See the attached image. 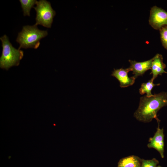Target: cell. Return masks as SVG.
Listing matches in <instances>:
<instances>
[{
	"label": "cell",
	"instance_id": "6da1fadb",
	"mask_svg": "<svg viewBox=\"0 0 167 167\" xmlns=\"http://www.w3.org/2000/svg\"><path fill=\"white\" fill-rule=\"evenodd\" d=\"M167 105V92L155 94L152 96L141 97L138 109L134 114L138 120L147 122L155 118L159 121L157 113L162 107Z\"/></svg>",
	"mask_w": 167,
	"mask_h": 167
},
{
	"label": "cell",
	"instance_id": "7a4b0ae2",
	"mask_svg": "<svg viewBox=\"0 0 167 167\" xmlns=\"http://www.w3.org/2000/svg\"><path fill=\"white\" fill-rule=\"evenodd\" d=\"M48 34L47 30L39 29L37 25L23 26L21 32L18 33L16 41L20 46L19 49L38 48L40 44V41Z\"/></svg>",
	"mask_w": 167,
	"mask_h": 167
},
{
	"label": "cell",
	"instance_id": "3957f363",
	"mask_svg": "<svg viewBox=\"0 0 167 167\" xmlns=\"http://www.w3.org/2000/svg\"><path fill=\"white\" fill-rule=\"evenodd\" d=\"M2 48L0 58V67L7 70L13 66H18L24 56V52L14 47L7 36L5 35L0 38Z\"/></svg>",
	"mask_w": 167,
	"mask_h": 167
},
{
	"label": "cell",
	"instance_id": "277c9868",
	"mask_svg": "<svg viewBox=\"0 0 167 167\" xmlns=\"http://www.w3.org/2000/svg\"><path fill=\"white\" fill-rule=\"evenodd\" d=\"M36 7H34L36 12V23L47 28H50L56 15V12L52 7L50 2L45 0L37 1Z\"/></svg>",
	"mask_w": 167,
	"mask_h": 167
},
{
	"label": "cell",
	"instance_id": "5b68a950",
	"mask_svg": "<svg viewBox=\"0 0 167 167\" xmlns=\"http://www.w3.org/2000/svg\"><path fill=\"white\" fill-rule=\"evenodd\" d=\"M149 23L156 30H160L167 25V12L156 6L152 7L150 11Z\"/></svg>",
	"mask_w": 167,
	"mask_h": 167
},
{
	"label": "cell",
	"instance_id": "8992f818",
	"mask_svg": "<svg viewBox=\"0 0 167 167\" xmlns=\"http://www.w3.org/2000/svg\"><path fill=\"white\" fill-rule=\"evenodd\" d=\"M131 71L129 67L126 69L120 68L118 69H114L111 76L116 78L120 83V86L122 88L127 87L132 85L136 79L133 76L129 77L128 72Z\"/></svg>",
	"mask_w": 167,
	"mask_h": 167
},
{
	"label": "cell",
	"instance_id": "52a82bcc",
	"mask_svg": "<svg viewBox=\"0 0 167 167\" xmlns=\"http://www.w3.org/2000/svg\"><path fill=\"white\" fill-rule=\"evenodd\" d=\"M159 121L157 131L154 136L150 138L149 143L148 146L149 148H153L157 150L160 153L161 157H164V135L163 129L160 128Z\"/></svg>",
	"mask_w": 167,
	"mask_h": 167
},
{
	"label": "cell",
	"instance_id": "ba28073f",
	"mask_svg": "<svg viewBox=\"0 0 167 167\" xmlns=\"http://www.w3.org/2000/svg\"><path fill=\"white\" fill-rule=\"evenodd\" d=\"M153 58L142 62H137L135 60H129L130 64L129 67L133 72V76L136 79L142 76L147 71L151 69Z\"/></svg>",
	"mask_w": 167,
	"mask_h": 167
},
{
	"label": "cell",
	"instance_id": "9c48e42d",
	"mask_svg": "<svg viewBox=\"0 0 167 167\" xmlns=\"http://www.w3.org/2000/svg\"><path fill=\"white\" fill-rule=\"evenodd\" d=\"M166 66L163 61L162 56L159 54H156L153 58L151 67L150 74L152 75V79L154 80L158 75H162L164 73L167 74L164 70Z\"/></svg>",
	"mask_w": 167,
	"mask_h": 167
},
{
	"label": "cell",
	"instance_id": "30bf717a",
	"mask_svg": "<svg viewBox=\"0 0 167 167\" xmlns=\"http://www.w3.org/2000/svg\"><path fill=\"white\" fill-rule=\"evenodd\" d=\"M118 167H140L138 158L132 156L121 159L118 163Z\"/></svg>",
	"mask_w": 167,
	"mask_h": 167
},
{
	"label": "cell",
	"instance_id": "8fae6325",
	"mask_svg": "<svg viewBox=\"0 0 167 167\" xmlns=\"http://www.w3.org/2000/svg\"><path fill=\"white\" fill-rule=\"evenodd\" d=\"M153 81L152 79L146 83H143L141 85L140 88L139 89V92L140 94L143 95L146 94V96L150 97L154 95L152 93L151 91L153 88L155 86H159L160 84H155Z\"/></svg>",
	"mask_w": 167,
	"mask_h": 167
},
{
	"label": "cell",
	"instance_id": "7c38bea8",
	"mask_svg": "<svg viewBox=\"0 0 167 167\" xmlns=\"http://www.w3.org/2000/svg\"><path fill=\"white\" fill-rule=\"evenodd\" d=\"M24 16H30V11L37 2L36 0H19Z\"/></svg>",
	"mask_w": 167,
	"mask_h": 167
},
{
	"label": "cell",
	"instance_id": "4fadbf2b",
	"mask_svg": "<svg viewBox=\"0 0 167 167\" xmlns=\"http://www.w3.org/2000/svg\"><path fill=\"white\" fill-rule=\"evenodd\" d=\"M159 31L162 44L163 47L167 50V25L162 27Z\"/></svg>",
	"mask_w": 167,
	"mask_h": 167
},
{
	"label": "cell",
	"instance_id": "5bb4252c",
	"mask_svg": "<svg viewBox=\"0 0 167 167\" xmlns=\"http://www.w3.org/2000/svg\"><path fill=\"white\" fill-rule=\"evenodd\" d=\"M158 162L155 159L151 160H143L141 167H156Z\"/></svg>",
	"mask_w": 167,
	"mask_h": 167
},
{
	"label": "cell",
	"instance_id": "9a60e30c",
	"mask_svg": "<svg viewBox=\"0 0 167 167\" xmlns=\"http://www.w3.org/2000/svg\"><path fill=\"white\" fill-rule=\"evenodd\" d=\"M158 167H161L160 166H158Z\"/></svg>",
	"mask_w": 167,
	"mask_h": 167
}]
</instances>
